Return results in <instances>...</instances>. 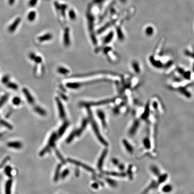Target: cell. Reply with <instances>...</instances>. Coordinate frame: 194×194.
<instances>
[{
  "instance_id": "10",
  "label": "cell",
  "mask_w": 194,
  "mask_h": 194,
  "mask_svg": "<svg viewBox=\"0 0 194 194\" xmlns=\"http://www.w3.org/2000/svg\"><path fill=\"white\" fill-rule=\"evenodd\" d=\"M114 36V32L113 31L110 32L106 36V37L104 38L103 44H109L112 40Z\"/></svg>"
},
{
  "instance_id": "20",
  "label": "cell",
  "mask_w": 194,
  "mask_h": 194,
  "mask_svg": "<svg viewBox=\"0 0 194 194\" xmlns=\"http://www.w3.org/2000/svg\"><path fill=\"white\" fill-rule=\"evenodd\" d=\"M7 87L9 88H11L14 90H17L18 88V86L17 84L12 82H8L6 84Z\"/></svg>"
},
{
  "instance_id": "13",
  "label": "cell",
  "mask_w": 194,
  "mask_h": 194,
  "mask_svg": "<svg viewBox=\"0 0 194 194\" xmlns=\"http://www.w3.org/2000/svg\"><path fill=\"white\" fill-rule=\"evenodd\" d=\"M69 161H70L71 163H72L76 164V165H78L79 166H81L82 167L84 168L86 170H88L89 171H91V172H93L94 170H93L90 167L87 166H86V165H84L83 164H82V163H80L79 162H77V161H75L74 160H70L69 159Z\"/></svg>"
},
{
  "instance_id": "33",
  "label": "cell",
  "mask_w": 194,
  "mask_h": 194,
  "mask_svg": "<svg viewBox=\"0 0 194 194\" xmlns=\"http://www.w3.org/2000/svg\"><path fill=\"white\" fill-rule=\"evenodd\" d=\"M106 181L108 182L109 184H110V185L112 186H114L116 185V182H115L114 181H113L112 180H111L110 179H108L106 180Z\"/></svg>"
},
{
  "instance_id": "4",
  "label": "cell",
  "mask_w": 194,
  "mask_h": 194,
  "mask_svg": "<svg viewBox=\"0 0 194 194\" xmlns=\"http://www.w3.org/2000/svg\"><path fill=\"white\" fill-rule=\"evenodd\" d=\"M63 41L64 44L65 46H69L70 45L71 42L70 38V32L68 28H66L64 30Z\"/></svg>"
},
{
  "instance_id": "36",
  "label": "cell",
  "mask_w": 194,
  "mask_h": 194,
  "mask_svg": "<svg viewBox=\"0 0 194 194\" xmlns=\"http://www.w3.org/2000/svg\"><path fill=\"white\" fill-rule=\"evenodd\" d=\"M192 71L193 72H194V61L192 64Z\"/></svg>"
},
{
  "instance_id": "7",
  "label": "cell",
  "mask_w": 194,
  "mask_h": 194,
  "mask_svg": "<svg viewBox=\"0 0 194 194\" xmlns=\"http://www.w3.org/2000/svg\"><path fill=\"white\" fill-rule=\"evenodd\" d=\"M92 126L93 128H94V132H95V134L97 135V137H98V138L99 140L104 145H107L106 142L104 140V139L102 138L100 134L99 131H98V129L97 125H96V124L95 123V122L94 120H92Z\"/></svg>"
},
{
  "instance_id": "32",
  "label": "cell",
  "mask_w": 194,
  "mask_h": 194,
  "mask_svg": "<svg viewBox=\"0 0 194 194\" xmlns=\"http://www.w3.org/2000/svg\"><path fill=\"white\" fill-rule=\"evenodd\" d=\"M105 0H93V2L94 4H101L105 1Z\"/></svg>"
},
{
  "instance_id": "22",
  "label": "cell",
  "mask_w": 194,
  "mask_h": 194,
  "mask_svg": "<svg viewBox=\"0 0 194 194\" xmlns=\"http://www.w3.org/2000/svg\"><path fill=\"white\" fill-rule=\"evenodd\" d=\"M8 146L10 147H13L16 148H20L21 147V144L19 142H10L8 144Z\"/></svg>"
},
{
  "instance_id": "14",
  "label": "cell",
  "mask_w": 194,
  "mask_h": 194,
  "mask_svg": "<svg viewBox=\"0 0 194 194\" xmlns=\"http://www.w3.org/2000/svg\"><path fill=\"white\" fill-rule=\"evenodd\" d=\"M145 32L146 35L149 36H151L154 33V29L152 26H148L146 28Z\"/></svg>"
},
{
  "instance_id": "31",
  "label": "cell",
  "mask_w": 194,
  "mask_h": 194,
  "mask_svg": "<svg viewBox=\"0 0 194 194\" xmlns=\"http://www.w3.org/2000/svg\"><path fill=\"white\" fill-rule=\"evenodd\" d=\"M38 0H30L29 2V5L30 7L34 6L36 4Z\"/></svg>"
},
{
  "instance_id": "18",
  "label": "cell",
  "mask_w": 194,
  "mask_h": 194,
  "mask_svg": "<svg viewBox=\"0 0 194 194\" xmlns=\"http://www.w3.org/2000/svg\"><path fill=\"white\" fill-rule=\"evenodd\" d=\"M36 17V13L35 11H31L28 14V19L29 21L32 22L35 20Z\"/></svg>"
},
{
  "instance_id": "27",
  "label": "cell",
  "mask_w": 194,
  "mask_h": 194,
  "mask_svg": "<svg viewBox=\"0 0 194 194\" xmlns=\"http://www.w3.org/2000/svg\"><path fill=\"white\" fill-rule=\"evenodd\" d=\"M8 98V95H7V94L2 97V98L0 99V107L2 106L4 104V103L6 102Z\"/></svg>"
},
{
  "instance_id": "29",
  "label": "cell",
  "mask_w": 194,
  "mask_h": 194,
  "mask_svg": "<svg viewBox=\"0 0 194 194\" xmlns=\"http://www.w3.org/2000/svg\"><path fill=\"white\" fill-rule=\"evenodd\" d=\"M68 126V124H65L64 126H62L61 128H60V132H59V134L60 135H62V134H64V131L66 129V127Z\"/></svg>"
},
{
  "instance_id": "34",
  "label": "cell",
  "mask_w": 194,
  "mask_h": 194,
  "mask_svg": "<svg viewBox=\"0 0 194 194\" xmlns=\"http://www.w3.org/2000/svg\"><path fill=\"white\" fill-rule=\"evenodd\" d=\"M69 174V170H65L64 171V172H62L61 176H62V178H64L65 176H66V175Z\"/></svg>"
},
{
  "instance_id": "15",
  "label": "cell",
  "mask_w": 194,
  "mask_h": 194,
  "mask_svg": "<svg viewBox=\"0 0 194 194\" xmlns=\"http://www.w3.org/2000/svg\"><path fill=\"white\" fill-rule=\"evenodd\" d=\"M34 110L36 112L42 116H44L46 114V112L40 106H36L34 108Z\"/></svg>"
},
{
  "instance_id": "37",
  "label": "cell",
  "mask_w": 194,
  "mask_h": 194,
  "mask_svg": "<svg viewBox=\"0 0 194 194\" xmlns=\"http://www.w3.org/2000/svg\"><path fill=\"white\" fill-rule=\"evenodd\" d=\"M113 162L115 164H116L118 163V162H117V160H116V159L113 160Z\"/></svg>"
},
{
  "instance_id": "11",
  "label": "cell",
  "mask_w": 194,
  "mask_h": 194,
  "mask_svg": "<svg viewBox=\"0 0 194 194\" xmlns=\"http://www.w3.org/2000/svg\"><path fill=\"white\" fill-rule=\"evenodd\" d=\"M53 38V36L50 33H47L44 35L38 38V40L40 42H44L51 40Z\"/></svg>"
},
{
  "instance_id": "8",
  "label": "cell",
  "mask_w": 194,
  "mask_h": 194,
  "mask_svg": "<svg viewBox=\"0 0 194 194\" xmlns=\"http://www.w3.org/2000/svg\"><path fill=\"white\" fill-rule=\"evenodd\" d=\"M22 92L24 94V95L26 96V99L29 103L30 104H34L35 100L30 93L29 92V91L26 88H24L22 90Z\"/></svg>"
},
{
  "instance_id": "30",
  "label": "cell",
  "mask_w": 194,
  "mask_h": 194,
  "mask_svg": "<svg viewBox=\"0 0 194 194\" xmlns=\"http://www.w3.org/2000/svg\"><path fill=\"white\" fill-rule=\"evenodd\" d=\"M2 83L3 84H7L9 82V76H5L2 78Z\"/></svg>"
},
{
  "instance_id": "35",
  "label": "cell",
  "mask_w": 194,
  "mask_h": 194,
  "mask_svg": "<svg viewBox=\"0 0 194 194\" xmlns=\"http://www.w3.org/2000/svg\"><path fill=\"white\" fill-rule=\"evenodd\" d=\"M15 2V0H9V3L10 5H12Z\"/></svg>"
},
{
  "instance_id": "17",
  "label": "cell",
  "mask_w": 194,
  "mask_h": 194,
  "mask_svg": "<svg viewBox=\"0 0 194 194\" xmlns=\"http://www.w3.org/2000/svg\"><path fill=\"white\" fill-rule=\"evenodd\" d=\"M98 116L100 118V119L101 120L103 125L104 126H106V123H105V114H104V112L102 110H98Z\"/></svg>"
},
{
  "instance_id": "5",
  "label": "cell",
  "mask_w": 194,
  "mask_h": 194,
  "mask_svg": "<svg viewBox=\"0 0 194 194\" xmlns=\"http://www.w3.org/2000/svg\"><path fill=\"white\" fill-rule=\"evenodd\" d=\"M56 104H57L58 108V112H59L60 116L62 118H64V117H65L66 115H65V110H64V107L62 105V102H61L58 98H56Z\"/></svg>"
},
{
  "instance_id": "12",
  "label": "cell",
  "mask_w": 194,
  "mask_h": 194,
  "mask_svg": "<svg viewBox=\"0 0 194 194\" xmlns=\"http://www.w3.org/2000/svg\"><path fill=\"white\" fill-rule=\"evenodd\" d=\"M29 57H30V59H31L32 60L34 61V62H35L36 63H38V64L40 63V64L42 62V58L40 56H38L36 55L34 53H32L30 54Z\"/></svg>"
},
{
  "instance_id": "24",
  "label": "cell",
  "mask_w": 194,
  "mask_h": 194,
  "mask_svg": "<svg viewBox=\"0 0 194 194\" xmlns=\"http://www.w3.org/2000/svg\"><path fill=\"white\" fill-rule=\"evenodd\" d=\"M124 144L126 147V149L128 150V152H130V153L132 152H133L132 151V146L130 145V144H128V142L126 141H124Z\"/></svg>"
},
{
  "instance_id": "1",
  "label": "cell",
  "mask_w": 194,
  "mask_h": 194,
  "mask_svg": "<svg viewBox=\"0 0 194 194\" xmlns=\"http://www.w3.org/2000/svg\"><path fill=\"white\" fill-rule=\"evenodd\" d=\"M87 13V17L88 24V28L90 35L91 38L94 44H97V40L94 33V17L91 11V7L89 8Z\"/></svg>"
},
{
  "instance_id": "21",
  "label": "cell",
  "mask_w": 194,
  "mask_h": 194,
  "mask_svg": "<svg viewBox=\"0 0 194 194\" xmlns=\"http://www.w3.org/2000/svg\"><path fill=\"white\" fill-rule=\"evenodd\" d=\"M112 24V22H109L107 24H106L104 26H102V28H101L98 31V33H101L104 32V31H105L107 28H108L109 27L111 26V25Z\"/></svg>"
},
{
  "instance_id": "23",
  "label": "cell",
  "mask_w": 194,
  "mask_h": 194,
  "mask_svg": "<svg viewBox=\"0 0 194 194\" xmlns=\"http://www.w3.org/2000/svg\"><path fill=\"white\" fill-rule=\"evenodd\" d=\"M58 71L60 74H64V75H66V74H68L69 72V71L68 69H67L66 68H62V67L58 69Z\"/></svg>"
},
{
  "instance_id": "9",
  "label": "cell",
  "mask_w": 194,
  "mask_h": 194,
  "mask_svg": "<svg viewBox=\"0 0 194 194\" xmlns=\"http://www.w3.org/2000/svg\"><path fill=\"white\" fill-rule=\"evenodd\" d=\"M20 21H21V18H17L16 20L14 21V22L9 26L8 28L9 32L12 33L15 31L18 25V24H20Z\"/></svg>"
},
{
  "instance_id": "16",
  "label": "cell",
  "mask_w": 194,
  "mask_h": 194,
  "mask_svg": "<svg viewBox=\"0 0 194 194\" xmlns=\"http://www.w3.org/2000/svg\"><path fill=\"white\" fill-rule=\"evenodd\" d=\"M116 32H117V36H118V38L119 39V40L121 41L123 40L124 36V35L123 32L120 27H117L116 28Z\"/></svg>"
},
{
  "instance_id": "38",
  "label": "cell",
  "mask_w": 194,
  "mask_h": 194,
  "mask_svg": "<svg viewBox=\"0 0 194 194\" xmlns=\"http://www.w3.org/2000/svg\"><path fill=\"white\" fill-rule=\"evenodd\" d=\"M120 0L121 2H126V0Z\"/></svg>"
},
{
  "instance_id": "19",
  "label": "cell",
  "mask_w": 194,
  "mask_h": 194,
  "mask_svg": "<svg viewBox=\"0 0 194 194\" xmlns=\"http://www.w3.org/2000/svg\"><path fill=\"white\" fill-rule=\"evenodd\" d=\"M106 151L105 150L102 154V155L101 157L100 158V159L99 160V162H98V167L100 168L102 167V164L103 163V161L104 160V159H105V157L106 156Z\"/></svg>"
},
{
  "instance_id": "6",
  "label": "cell",
  "mask_w": 194,
  "mask_h": 194,
  "mask_svg": "<svg viewBox=\"0 0 194 194\" xmlns=\"http://www.w3.org/2000/svg\"><path fill=\"white\" fill-rule=\"evenodd\" d=\"M184 55L189 58L194 59V46L188 47L184 51Z\"/></svg>"
},
{
  "instance_id": "26",
  "label": "cell",
  "mask_w": 194,
  "mask_h": 194,
  "mask_svg": "<svg viewBox=\"0 0 194 194\" xmlns=\"http://www.w3.org/2000/svg\"><path fill=\"white\" fill-rule=\"evenodd\" d=\"M69 16L71 20H75L76 18V14L73 10H70L69 11Z\"/></svg>"
},
{
  "instance_id": "2",
  "label": "cell",
  "mask_w": 194,
  "mask_h": 194,
  "mask_svg": "<svg viewBox=\"0 0 194 194\" xmlns=\"http://www.w3.org/2000/svg\"><path fill=\"white\" fill-rule=\"evenodd\" d=\"M130 68L132 71L136 75H140L143 72V68L141 62L137 60H133L130 62Z\"/></svg>"
},
{
  "instance_id": "28",
  "label": "cell",
  "mask_w": 194,
  "mask_h": 194,
  "mask_svg": "<svg viewBox=\"0 0 194 194\" xmlns=\"http://www.w3.org/2000/svg\"><path fill=\"white\" fill-rule=\"evenodd\" d=\"M12 102H13V103L14 105H16V106H18V105H19L20 104L21 101V99H20V98L16 97L15 98H14L13 99Z\"/></svg>"
},
{
  "instance_id": "3",
  "label": "cell",
  "mask_w": 194,
  "mask_h": 194,
  "mask_svg": "<svg viewBox=\"0 0 194 194\" xmlns=\"http://www.w3.org/2000/svg\"><path fill=\"white\" fill-rule=\"evenodd\" d=\"M182 96L186 99H190L192 97V93L189 86H182L176 90Z\"/></svg>"
},
{
  "instance_id": "25",
  "label": "cell",
  "mask_w": 194,
  "mask_h": 194,
  "mask_svg": "<svg viewBox=\"0 0 194 194\" xmlns=\"http://www.w3.org/2000/svg\"><path fill=\"white\" fill-rule=\"evenodd\" d=\"M163 192L164 193H170L172 191V187L170 185H167L164 186L163 189Z\"/></svg>"
}]
</instances>
